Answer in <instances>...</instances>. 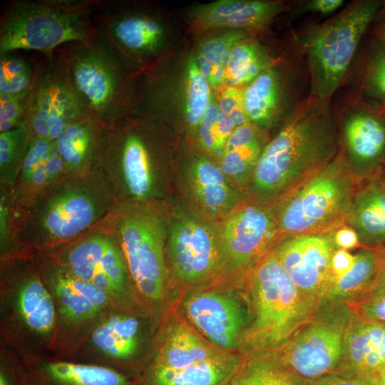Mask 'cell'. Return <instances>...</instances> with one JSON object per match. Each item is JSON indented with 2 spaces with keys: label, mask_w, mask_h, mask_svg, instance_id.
I'll return each mask as SVG.
<instances>
[{
  "label": "cell",
  "mask_w": 385,
  "mask_h": 385,
  "mask_svg": "<svg viewBox=\"0 0 385 385\" xmlns=\"http://www.w3.org/2000/svg\"><path fill=\"white\" fill-rule=\"evenodd\" d=\"M116 205L98 167L85 174H68L27 202L11 200L6 228L15 247H56L101 224Z\"/></svg>",
  "instance_id": "obj_1"
},
{
  "label": "cell",
  "mask_w": 385,
  "mask_h": 385,
  "mask_svg": "<svg viewBox=\"0 0 385 385\" xmlns=\"http://www.w3.org/2000/svg\"><path fill=\"white\" fill-rule=\"evenodd\" d=\"M329 100L309 97L297 104L268 142L252 180L257 192L278 200L329 163L339 153Z\"/></svg>",
  "instance_id": "obj_2"
},
{
  "label": "cell",
  "mask_w": 385,
  "mask_h": 385,
  "mask_svg": "<svg viewBox=\"0 0 385 385\" xmlns=\"http://www.w3.org/2000/svg\"><path fill=\"white\" fill-rule=\"evenodd\" d=\"M100 0H16L0 20V54L34 50L48 55L73 42L96 40L91 15Z\"/></svg>",
  "instance_id": "obj_3"
},
{
  "label": "cell",
  "mask_w": 385,
  "mask_h": 385,
  "mask_svg": "<svg viewBox=\"0 0 385 385\" xmlns=\"http://www.w3.org/2000/svg\"><path fill=\"white\" fill-rule=\"evenodd\" d=\"M85 111L104 130L130 115L134 75L96 40L73 42L56 50Z\"/></svg>",
  "instance_id": "obj_4"
},
{
  "label": "cell",
  "mask_w": 385,
  "mask_h": 385,
  "mask_svg": "<svg viewBox=\"0 0 385 385\" xmlns=\"http://www.w3.org/2000/svg\"><path fill=\"white\" fill-rule=\"evenodd\" d=\"M343 151L281 198L273 213L280 233L330 232L346 221L355 189Z\"/></svg>",
  "instance_id": "obj_5"
},
{
  "label": "cell",
  "mask_w": 385,
  "mask_h": 385,
  "mask_svg": "<svg viewBox=\"0 0 385 385\" xmlns=\"http://www.w3.org/2000/svg\"><path fill=\"white\" fill-rule=\"evenodd\" d=\"M155 126L129 115L104 130L98 168L117 205L149 203L158 194Z\"/></svg>",
  "instance_id": "obj_6"
},
{
  "label": "cell",
  "mask_w": 385,
  "mask_h": 385,
  "mask_svg": "<svg viewBox=\"0 0 385 385\" xmlns=\"http://www.w3.org/2000/svg\"><path fill=\"white\" fill-rule=\"evenodd\" d=\"M379 0H359L337 15L309 27L299 43L307 55L310 96L330 97L342 84L359 45L383 5Z\"/></svg>",
  "instance_id": "obj_7"
},
{
  "label": "cell",
  "mask_w": 385,
  "mask_h": 385,
  "mask_svg": "<svg viewBox=\"0 0 385 385\" xmlns=\"http://www.w3.org/2000/svg\"><path fill=\"white\" fill-rule=\"evenodd\" d=\"M251 292L255 309L251 338L263 347L288 342L312 319L318 303L294 284L275 250L256 267Z\"/></svg>",
  "instance_id": "obj_8"
},
{
  "label": "cell",
  "mask_w": 385,
  "mask_h": 385,
  "mask_svg": "<svg viewBox=\"0 0 385 385\" xmlns=\"http://www.w3.org/2000/svg\"><path fill=\"white\" fill-rule=\"evenodd\" d=\"M107 222L138 289L148 299H160L166 281V232L158 208L152 203L117 205Z\"/></svg>",
  "instance_id": "obj_9"
},
{
  "label": "cell",
  "mask_w": 385,
  "mask_h": 385,
  "mask_svg": "<svg viewBox=\"0 0 385 385\" xmlns=\"http://www.w3.org/2000/svg\"><path fill=\"white\" fill-rule=\"evenodd\" d=\"M91 19L96 40L133 75L148 68L164 46L166 28L153 10L100 0Z\"/></svg>",
  "instance_id": "obj_10"
},
{
  "label": "cell",
  "mask_w": 385,
  "mask_h": 385,
  "mask_svg": "<svg viewBox=\"0 0 385 385\" xmlns=\"http://www.w3.org/2000/svg\"><path fill=\"white\" fill-rule=\"evenodd\" d=\"M107 218L80 237L56 247L59 249L55 260L110 298L123 299L129 291V272Z\"/></svg>",
  "instance_id": "obj_11"
},
{
  "label": "cell",
  "mask_w": 385,
  "mask_h": 385,
  "mask_svg": "<svg viewBox=\"0 0 385 385\" xmlns=\"http://www.w3.org/2000/svg\"><path fill=\"white\" fill-rule=\"evenodd\" d=\"M35 66L24 122L31 135L53 141L73 121L87 113L56 52Z\"/></svg>",
  "instance_id": "obj_12"
},
{
  "label": "cell",
  "mask_w": 385,
  "mask_h": 385,
  "mask_svg": "<svg viewBox=\"0 0 385 385\" xmlns=\"http://www.w3.org/2000/svg\"><path fill=\"white\" fill-rule=\"evenodd\" d=\"M352 318L341 308L311 319L287 342L284 360L288 369L309 381L331 373L340 364Z\"/></svg>",
  "instance_id": "obj_13"
},
{
  "label": "cell",
  "mask_w": 385,
  "mask_h": 385,
  "mask_svg": "<svg viewBox=\"0 0 385 385\" xmlns=\"http://www.w3.org/2000/svg\"><path fill=\"white\" fill-rule=\"evenodd\" d=\"M332 232L289 235L275 249L294 284L317 302L324 298L332 282V259L337 248Z\"/></svg>",
  "instance_id": "obj_14"
},
{
  "label": "cell",
  "mask_w": 385,
  "mask_h": 385,
  "mask_svg": "<svg viewBox=\"0 0 385 385\" xmlns=\"http://www.w3.org/2000/svg\"><path fill=\"white\" fill-rule=\"evenodd\" d=\"M279 233L273 212L258 203L244 204L222 224L221 251L234 267H245L257 260Z\"/></svg>",
  "instance_id": "obj_15"
},
{
  "label": "cell",
  "mask_w": 385,
  "mask_h": 385,
  "mask_svg": "<svg viewBox=\"0 0 385 385\" xmlns=\"http://www.w3.org/2000/svg\"><path fill=\"white\" fill-rule=\"evenodd\" d=\"M168 252L176 276L192 282L208 276L220 256L219 236L207 225L185 218L170 228Z\"/></svg>",
  "instance_id": "obj_16"
},
{
  "label": "cell",
  "mask_w": 385,
  "mask_h": 385,
  "mask_svg": "<svg viewBox=\"0 0 385 385\" xmlns=\"http://www.w3.org/2000/svg\"><path fill=\"white\" fill-rule=\"evenodd\" d=\"M346 157L354 174L365 180L379 175L385 167V113L357 108L343 123Z\"/></svg>",
  "instance_id": "obj_17"
},
{
  "label": "cell",
  "mask_w": 385,
  "mask_h": 385,
  "mask_svg": "<svg viewBox=\"0 0 385 385\" xmlns=\"http://www.w3.org/2000/svg\"><path fill=\"white\" fill-rule=\"evenodd\" d=\"M284 9L280 1L221 0L197 6L190 17L192 26L202 31L218 28L260 31Z\"/></svg>",
  "instance_id": "obj_18"
},
{
  "label": "cell",
  "mask_w": 385,
  "mask_h": 385,
  "mask_svg": "<svg viewBox=\"0 0 385 385\" xmlns=\"http://www.w3.org/2000/svg\"><path fill=\"white\" fill-rule=\"evenodd\" d=\"M185 309L191 322L215 344L224 348L235 345L244 317L234 299L214 292L198 293L187 299Z\"/></svg>",
  "instance_id": "obj_19"
},
{
  "label": "cell",
  "mask_w": 385,
  "mask_h": 385,
  "mask_svg": "<svg viewBox=\"0 0 385 385\" xmlns=\"http://www.w3.org/2000/svg\"><path fill=\"white\" fill-rule=\"evenodd\" d=\"M287 74L273 65L243 90L245 111L249 122L261 129L284 120L294 108Z\"/></svg>",
  "instance_id": "obj_20"
},
{
  "label": "cell",
  "mask_w": 385,
  "mask_h": 385,
  "mask_svg": "<svg viewBox=\"0 0 385 385\" xmlns=\"http://www.w3.org/2000/svg\"><path fill=\"white\" fill-rule=\"evenodd\" d=\"M340 364L344 373L370 381L375 377L385 366V323L352 318Z\"/></svg>",
  "instance_id": "obj_21"
},
{
  "label": "cell",
  "mask_w": 385,
  "mask_h": 385,
  "mask_svg": "<svg viewBox=\"0 0 385 385\" xmlns=\"http://www.w3.org/2000/svg\"><path fill=\"white\" fill-rule=\"evenodd\" d=\"M68 175L53 142L31 135L11 196L14 204L36 197Z\"/></svg>",
  "instance_id": "obj_22"
},
{
  "label": "cell",
  "mask_w": 385,
  "mask_h": 385,
  "mask_svg": "<svg viewBox=\"0 0 385 385\" xmlns=\"http://www.w3.org/2000/svg\"><path fill=\"white\" fill-rule=\"evenodd\" d=\"M46 277L63 315L71 321L90 319L108 305L111 298L105 292L77 277L54 259L47 265Z\"/></svg>",
  "instance_id": "obj_23"
},
{
  "label": "cell",
  "mask_w": 385,
  "mask_h": 385,
  "mask_svg": "<svg viewBox=\"0 0 385 385\" xmlns=\"http://www.w3.org/2000/svg\"><path fill=\"white\" fill-rule=\"evenodd\" d=\"M104 130L85 113L53 141L69 175H81L98 167Z\"/></svg>",
  "instance_id": "obj_24"
},
{
  "label": "cell",
  "mask_w": 385,
  "mask_h": 385,
  "mask_svg": "<svg viewBox=\"0 0 385 385\" xmlns=\"http://www.w3.org/2000/svg\"><path fill=\"white\" fill-rule=\"evenodd\" d=\"M355 190L346 219L360 244L365 247H385V183L381 174L366 180Z\"/></svg>",
  "instance_id": "obj_25"
},
{
  "label": "cell",
  "mask_w": 385,
  "mask_h": 385,
  "mask_svg": "<svg viewBox=\"0 0 385 385\" xmlns=\"http://www.w3.org/2000/svg\"><path fill=\"white\" fill-rule=\"evenodd\" d=\"M220 166L206 158L192 163L189 173L192 195L207 216L228 215L236 207L237 198Z\"/></svg>",
  "instance_id": "obj_26"
},
{
  "label": "cell",
  "mask_w": 385,
  "mask_h": 385,
  "mask_svg": "<svg viewBox=\"0 0 385 385\" xmlns=\"http://www.w3.org/2000/svg\"><path fill=\"white\" fill-rule=\"evenodd\" d=\"M262 129L248 123L237 127L228 138L220 158V168L227 179L244 184L252 179L265 147Z\"/></svg>",
  "instance_id": "obj_27"
},
{
  "label": "cell",
  "mask_w": 385,
  "mask_h": 385,
  "mask_svg": "<svg viewBox=\"0 0 385 385\" xmlns=\"http://www.w3.org/2000/svg\"><path fill=\"white\" fill-rule=\"evenodd\" d=\"M382 261L383 248L366 247L359 251L351 268L330 284L323 299L334 303L355 301L376 282Z\"/></svg>",
  "instance_id": "obj_28"
},
{
  "label": "cell",
  "mask_w": 385,
  "mask_h": 385,
  "mask_svg": "<svg viewBox=\"0 0 385 385\" xmlns=\"http://www.w3.org/2000/svg\"><path fill=\"white\" fill-rule=\"evenodd\" d=\"M247 36L242 30H232L201 43L195 57L212 88L225 85L226 68L234 48Z\"/></svg>",
  "instance_id": "obj_29"
},
{
  "label": "cell",
  "mask_w": 385,
  "mask_h": 385,
  "mask_svg": "<svg viewBox=\"0 0 385 385\" xmlns=\"http://www.w3.org/2000/svg\"><path fill=\"white\" fill-rule=\"evenodd\" d=\"M273 65L266 48L256 40L247 37L232 52L226 68L225 86L242 89Z\"/></svg>",
  "instance_id": "obj_30"
},
{
  "label": "cell",
  "mask_w": 385,
  "mask_h": 385,
  "mask_svg": "<svg viewBox=\"0 0 385 385\" xmlns=\"http://www.w3.org/2000/svg\"><path fill=\"white\" fill-rule=\"evenodd\" d=\"M232 370V364L217 356L179 369L155 365L152 379L155 385H219Z\"/></svg>",
  "instance_id": "obj_31"
},
{
  "label": "cell",
  "mask_w": 385,
  "mask_h": 385,
  "mask_svg": "<svg viewBox=\"0 0 385 385\" xmlns=\"http://www.w3.org/2000/svg\"><path fill=\"white\" fill-rule=\"evenodd\" d=\"M216 356L189 328L180 324L170 332L155 365L179 369Z\"/></svg>",
  "instance_id": "obj_32"
},
{
  "label": "cell",
  "mask_w": 385,
  "mask_h": 385,
  "mask_svg": "<svg viewBox=\"0 0 385 385\" xmlns=\"http://www.w3.org/2000/svg\"><path fill=\"white\" fill-rule=\"evenodd\" d=\"M19 294V307L27 326L38 333L49 332L55 323V309L39 277L31 275L26 278Z\"/></svg>",
  "instance_id": "obj_33"
},
{
  "label": "cell",
  "mask_w": 385,
  "mask_h": 385,
  "mask_svg": "<svg viewBox=\"0 0 385 385\" xmlns=\"http://www.w3.org/2000/svg\"><path fill=\"white\" fill-rule=\"evenodd\" d=\"M138 322L134 317L113 316L92 334L94 344L106 354L118 359L133 356L138 346Z\"/></svg>",
  "instance_id": "obj_34"
},
{
  "label": "cell",
  "mask_w": 385,
  "mask_h": 385,
  "mask_svg": "<svg viewBox=\"0 0 385 385\" xmlns=\"http://www.w3.org/2000/svg\"><path fill=\"white\" fill-rule=\"evenodd\" d=\"M31 133L24 121L0 133V192L12 196Z\"/></svg>",
  "instance_id": "obj_35"
},
{
  "label": "cell",
  "mask_w": 385,
  "mask_h": 385,
  "mask_svg": "<svg viewBox=\"0 0 385 385\" xmlns=\"http://www.w3.org/2000/svg\"><path fill=\"white\" fill-rule=\"evenodd\" d=\"M185 71L184 115L188 126L197 129L213 93L209 82L201 73L195 56L188 61Z\"/></svg>",
  "instance_id": "obj_36"
},
{
  "label": "cell",
  "mask_w": 385,
  "mask_h": 385,
  "mask_svg": "<svg viewBox=\"0 0 385 385\" xmlns=\"http://www.w3.org/2000/svg\"><path fill=\"white\" fill-rule=\"evenodd\" d=\"M236 128L234 122L220 110L212 94L197 128L198 141L202 148L220 158L228 138Z\"/></svg>",
  "instance_id": "obj_37"
},
{
  "label": "cell",
  "mask_w": 385,
  "mask_h": 385,
  "mask_svg": "<svg viewBox=\"0 0 385 385\" xmlns=\"http://www.w3.org/2000/svg\"><path fill=\"white\" fill-rule=\"evenodd\" d=\"M11 53L0 54V96L27 98L34 70L24 59Z\"/></svg>",
  "instance_id": "obj_38"
},
{
  "label": "cell",
  "mask_w": 385,
  "mask_h": 385,
  "mask_svg": "<svg viewBox=\"0 0 385 385\" xmlns=\"http://www.w3.org/2000/svg\"><path fill=\"white\" fill-rule=\"evenodd\" d=\"M355 314L363 319L385 323V271H381L374 284L352 302Z\"/></svg>",
  "instance_id": "obj_39"
},
{
  "label": "cell",
  "mask_w": 385,
  "mask_h": 385,
  "mask_svg": "<svg viewBox=\"0 0 385 385\" xmlns=\"http://www.w3.org/2000/svg\"><path fill=\"white\" fill-rule=\"evenodd\" d=\"M363 89L371 98L385 106V46L380 44L369 58L363 81Z\"/></svg>",
  "instance_id": "obj_40"
},
{
  "label": "cell",
  "mask_w": 385,
  "mask_h": 385,
  "mask_svg": "<svg viewBox=\"0 0 385 385\" xmlns=\"http://www.w3.org/2000/svg\"><path fill=\"white\" fill-rule=\"evenodd\" d=\"M217 90L215 98L220 110L237 128L250 123L245 111L243 89L223 86Z\"/></svg>",
  "instance_id": "obj_41"
},
{
  "label": "cell",
  "mask_w": 385,
  "mask_h": 385,
  "mask_svg": "<svg viewBox=\"0 0 385 385\" xmlns=\"http://www.w3.org/2000/svg\"><path fill=\"white\" fill-rule=\"evenodd\" d=\"M27 98L0 96V133L14 129L24 121Z\"/></svg>",
  "instance_id": "obj_42"
},
{
  "label": "cell",
  "mask_w": 385,
  "mask_h": 385,
  "mask_svg": "<svg viewBox=\"0 0 385 385\" xmlns=\"http://www.w3.org/2000/svg\"><path fill=\"white\" fill-rule=\"evenodd\" d=\"M307 385H371L369 379L347 373L331 372L309 381Z\"/></svg>",
  "instance_id": "obj_43"
},
{
  "label": "cell",
  "mask_w": 385,
  "mask_h": 385,
  "mask_svg": "<svg viewBox=\"0 0 385 385\" xmlns=\"http://www.w3.org/2000/svg\"><path fill=\"white\" fill-rule=\"evenodd\" d=\"M239 385H271L270 364L258 362L253 364L240 379Z\"/></svg>",
  "instance_id": "obj_44"
},
{
  "label": "cell",
  "mask_w": 385,
  "mask_h": 385,
  "mask_svg": "<svg viewBox=\"0 0 385 385\" xmlns=\"http://www.w3.org/2000/svg\"><path fill=\"white\" fill-rule=\"evenodd\" d=\"M355 255L346 250L337 248L332 259V282L346 274L353 266Z\"/></svg>",
  "instance_id": "obj_45"
},
{
  "label": "cell",
  "mask_w": 385,
  "mask_h": 385,
  "mask_svg": "<svg viewBox=\"0 0 385 385\" xmlns=\"http://www.w3.org/2000/svg\"><path fill=\"white\" fill-rule=\"evenodd\" d=\"M332 235L334 245L338 249L347 250L360 244L356 232L349 226H342L334 230Z\"/></svg>",
  "instance_id": "obj_46"
},
{
  "label": "cell",
  "mask_w": 385,
  "mask_h": 385,
  "mask_svg": "<svg viewBox=\"0 0 385 385\" xmlns=\"http://www.w3.org/2000/svg\"><path fill=\"white\" fill-rule=\"evenodd\" d=\"M271 385H304L303 379L289 369L270 364Z\"/></svg>",
  "instance_id": "obj_47"
},
{
  "label": "cell",
  "mask_w": 385,
  "mask_h": 385,
  "mask_svg": "<svg viewBox=\"0 0 385 385\" xmlns=\"http://www.w3.org/2000/svg\"><path fill=\"white\" fill-rule=\"evenodd\" d=\"M343 0H311L304 4L302 11L327 15L334 13L344 4Z\"/></svg>",
  "instance_id": "obj_48"
},
{
  "label": "cell",
  "mask_w": 385,
  "mask_h": 385,
  "mask_svg": "<svg viewBox=\"0 0 385 385\" xmlns=\"http://www.w3.org/2000/svg\"><path fill=\"white\" fill-rule=\"evenodd\" d=\"M374 21H376L374 31L379 43L385 46V3H383Z\"/></svg>",
  "instance_id": "obj_49"
},
{
  "label": "cell",
  "mask_w": 385,
  "mask_h": 385,
  "mask_svg": "<svg viewBox=\"0 0 385 385\" xmlns=\"http://www.w3.org/2000/svg\"><path fill=\"white\" fill-rule=\"evenodd\" d=\"M371 385H385V366L371 380Z\"/></svg>",
  "instance_id": "obj_50"
},
{
  "label": "cell",
  "mask_w": 385,
  "mask_h": 385,
  "mask_svg": "<svg viewBox=\"0 0 385 385\" xmlns=\"http://www.w3.org/2000/svg\"><path fill=\"white\" fill-rule=\"evenodd\" d=\"M382 271H385V247L383 248Z\"/></svg>",
  "instance_id": "obj_51"
},
{
  "label": "cell",
  "mask_w": 385,
  "mask_h": 385,
  "mask_svg": "<svg viewBox=\"0 0 385 385\" xmlns=\"http://www.w3.org/2000/svg\"><path fill=\"white\" fill-rule=\"evenodd\" d=\"M381 177L385 183V167L384 168L382 172L381 173Z\"/></svg>",
  "instance_id": "obj_52"
},
{
  "label": "cell",
  "mask_w": 385,
  "mask_h": 385,
  "mask_svg": "<svg viewBox=\"0 0 385 385\" xmlns=\"http://www.w3.org/2000/svg\"><path fill=\"white\" fill-rule=\"evenodd\" d=\"M378 109L379 110L380 112L385 113V108L379 107Z\"/></svg>",
  "instance_id": "obj_53"
},
{
  "label": "cell",
  "mask_w": 385,
  "mask_h": 385,
  "mask_svg": "<svg viewBox=\"0 0 385 385\" xmlns=\"http://www.w3.org/2000/svg\"><path fill=\"white\" fill-rule=\"evenodd\" d=\"M380 108H385V106H379Z\"/></svg>",
  "instance_id": "obj_54"
}]
</instances>
